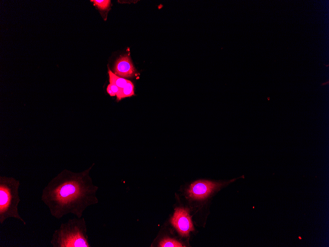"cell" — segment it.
<instances>
[{"instance_id": "5", "label": "cell", "mask_w": 329, "mask_h": 247, "mask_svg": "<svg viewBox=\"0 0 329 247\" xmlns=\"http://www.w3.org/2000/svg\"><path fill=\"white\" fill-rule=\"evenodd\" d=\"M171 222L182 236H188L189 232L194 229L189 211L185 209H176Z\"/></svg>"}, {"instance_id": "11", "label": "cell", "mask_w": 329, "mask_h": 247, "mask_svg": "<svg viewBox=\"0 0 329 247\" xmlns=\"http://www.w3.org/2000/svg\"><path fill=\"white\" fill-rule=\"evenodd\" d=\"M119 88L115 84L110 83L107 87V92L111 96H116Z\"/></svg>"}, {"instance_id": "2", "label": "cell", "mask_w": 329, "mask_h": 247, "mask_svg": "<svg viewBox=\"0 0 329 247\" xmlns=\"http://www.w3.org/2000/svg\"><path fill=\"white\" fill-rule=\"evenodd\" d=\"M86 222L83 218H73L62 223L52 234L53 247H90Z\"/></svg>"}, {"instance_id": "7", "label": "cell", "mask_w": 329, "mask_h": 247, "mask_svg": "<svg viewBox=\"0 0 329 247\" xmlns=\"http://www.w3.org/2000/svg\"><path fill=\"white\" fill-rule=\"evenodd\" d=\"M134 95V85L131 81L129 80L124 87L118 89L116 97L118 100H120L124 98L131 97Z\"/></svg>"}, {"instance_id": "6", "label": "cell", "mask_w": 329, "mask_h": 247, "mask_svg": "<svg viewBox=\"0 0 329 247\" xmlns=\"http://www.w3.org/2000/svg\"><path fill=\"white\" fill-rule=\"evenodd\" d=\"M134 72V67L128 56H121L117 60L114 69L116 75L121 77H129L132 76Z\"/></svg>"}, {"instance_id": "1", "label": "cell", "mask_w": 329, "mask_h": 247, "mask_svg": "<svg viewBox=\"0 0 329 247\" xmlns=\"http://www.w3.org/2000/svg\"><path fill=\"white\" fill-rule=\"evenodd\" d=\"M91 168L79 173L65 169L44 187L41 200L53 217L60 219L71 213L80 218L87 207L98 202V187L89 176Z\"/></svg>"}, {"instance_id": "3", "label": "cell", "mask_w": 329, "mask_h": 247, "mask_svg": "<svg viewBox=\"0 0 329 247\" xmlns=\"http://www.w3.org/2000/svg\"><path fill=\"white\" fill-rule=\"evenodd\" d=\"M19 180L12 177L0 176V224H2L8 218H13L20 221L24 225L27 223L19 213L18 205L20 202Z\"/></svg>"}, {"instance_id": "4", "label": "cell", "mask_w": 329, "mask_h": 247, "mask_svg": "<svg viewBox=\"0 0 329 247\" xmlns=\"http://www.w3.org/2000/svg\"><path fill=\"white\" fill-rule=\"evenodd\" d=\"M227 184V182H215L199 180L193 182L188 190L189 196L196 199H202L208 197L214 190Z\"/></svg>"}, {"instance_id": "8", "label": "cell", "mask_w": 329, "mask_h": 247, "mask_svg": "<svg viewBox=\"0 0 329 247\" xmlns=\"http://www.w3.org/2000/svg\"><path fill=\"white\" fill-rule=\"evenodd\" d=\"M108 74L110 83L116 85L119 88L124 87L129 81L127 79L117 76L109 70H108Z\"/></svg>"}, {"instance_id": "10", "label": "cell", "mask_w": 329, "mask_h": 247, "mask_svg": "<svg viewBox=\"0 0 329 247\" xmlns=\"http://www.w3.org/2000/svg\"><path fill=\"white\" fill-rule=\"evenodd\" d=\"M100 9L105 10L110 5V0H91Z\"/></svg>"}, {"instance_id": "9", "label": "cell", "mask_w": 329, "mask_h": 247, "mask_svg": "<svg viewBox=\"0 0 329 247\" xmlns=\"http://www.w3.org/2000/svg\"><path fill=\"white\" fill-rule=\"evenodd\" d=\"M159 247H182V245L179 242L170 238H164L161 241Z\"/></svg>"}]
</instances>
